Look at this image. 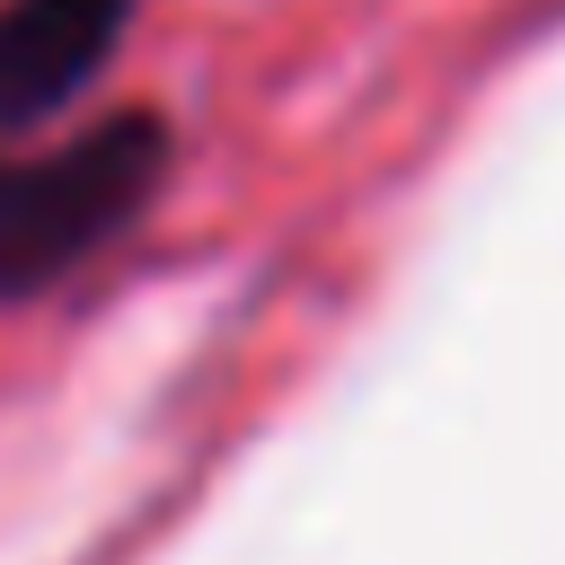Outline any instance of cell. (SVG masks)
Masks as SVG:
<instances>
[{"label": "cell", "instance_id": "6da1fadb", "mask_svg": "<svg viewBox=\"0 0 565 565\" xmlns=\"http://www.w3.org/2000/svg\"><path fill=\"white\" fill-rule=\"evenodd\" d=\"M177 132L159 106H115L71 141H0V309L62 291L168 185Z\"/></svg>", "mask_w": 565, "mask_h": 565}, {"label": "cell", "instance_id": "7a4b0ae2", "mask_svg": "<svg viewBox=\"0 0 565 565\" xmlns=\"http://www.w3.org/2000/svg\"><path fill=\"white\" fill-rule=\"evenodd\" d=\"M141 0H0V141L71 115L124 53Z\"/></svg>", "mask_w": 565, "mask_h": 565}]
</instances>
